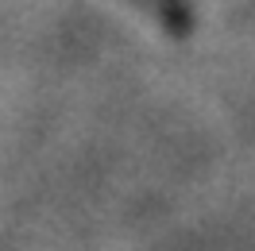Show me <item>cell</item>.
Segmentation results:
<instances>
[{"label": "cell", "instance_id": "cell-1", "mask_svg": "<svg viewBox=\"0 0 255 251\" xmlns=\"http://www.w3.org/2000/svg\"><path fill=\"white\" fill-rule=\"evenodd\" d=\"M131 4H147V8H151V4H155V0H131Z\"/></svg>", "mask_w": 255, "mask_h": 251}]
</instances>
